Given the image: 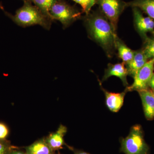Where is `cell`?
Here are the masks:
<instances>
[{
    "label": "cell",
    "mask_w": 154,
    "mask_h": 154,
    "mask_svg": "<svg viewBox=\"0 0 154 154\" xmlns=\"http://www.w3.org/2000/svg\"><path fill=\"white\" fill-rule=\"evenodd\" d=\"M84 20L89 36L103 48L108 57H112L117 36L109 20L98 11L86 15Z\"/></svg>",
    "instance_id": "6da1fadb"
},
{
    "label": "cell",
    "mask_w": 154,
    "mask_h": 154,
    "mask_svg": "<svg viewBox=\"0 0 154 154\" xmlns=\"http://www.w3.org/2000/svg\"><path fill=\"white\" fill-rule=\"evenodd\" d=\"M24 5L12 15L4 10V12L17 25L22 27L38 25L46 30L51 27L53 20L45 15L36 6L30 2H24Z\"/></svg>",
    "instance_id": "7a4b0ae2"
},
{
    "label": "cell",
    "mask_w": 154,
    "mask_h": 154,
    "mask_svg": "<svg viewBox=\"0 0 154 154\" xmlns=\"http://www.w3.org/2000/svg\"><path fill=\"white\" fill-rule=\"evenodd\" d=\"M81 14V12L75 7L70 5L64 0H58L49 10L51 19L53 21H59L64 29L79 19Z\"/></svg>",
    "instance_id": "3957f363"
},
{
    "label": "cell",
    "mask_w": 154,
    "mask_h": 154,
    "mask_svg": "<svg viewBox=\"0 0 154 154\" xmlns=\"http://www.w3.org/2000/svg\"><path fill=\"white\" fill-rule=\"evenodd\" d=\"M122 148L126 154H148L149 147L144 139L142 128L140 125L131 128L128 135L122 141Z\"/></svg>",
    "instance_id": "277c9868"
},
{
    "label": "cell",
    "mask_w": 154,
    "mask_h": 154,
    "mask_svg": "<svg viewBox=\"0 0 154 154\" xmlns=\"http://www.w3.org/2000/svg\"><path fill=\"white\" fill-rule=\"evenodd\" d=\"M96 2L116 31L119 17L128 7L127 3L122 0H96Z\"/></svg>",
    "instance_id": "5b68a950"
},
{
    "label": "cell",
    "mask_w": 154,
    "mask_h": 154,
    "mask_svg": "<svg viewBox=\"0 0 154 154\" xmlns=\"http://www.w3.org/2000/svg\"><path fill=\"white\" fill-rule=\"evenodd\" d=\"M154 58L149 60L137 72L133 78L132 85L126 87L125 91H142L148 89L149 83L154 73Z\"/></svg>",
    "instance_id": "8992f818"
},
{
    "label": "cell",
    "mask_w": 154,
    "mask_h": 154,
    "mask_svg": "<svg viewBox=\"0 0 154 154\" xmlns=\"http://www.w3.org/2000/svg\"><path fill=\"white\" fill-rule=\"evenodd\" d=\"M135 26L140 36L144 39L146 33L154 31V20L149 17H144L139 9L132 8Z\"/></svg>",
    "instance_id": "52a82bcc"
},
{
    "label": "cell",
    "mask_w": 154,
    "mask_h": 154,
    "mask_svg": "<svg viewBox=\"0 0 154 154\" xmlns=\"http://www.w3.org/2000/svg\"><path fill=\"white\" fill-rule=\"evenodd\" d=\"M128 75L127 70L125 66V64L122 63L108 64L107 68L105 69V74L102 78V82H104L111 76H116L121 79L123 85L128 87L127 77Z\"/></svg>",
    "instance_id": "ba28073f"
},
{
    "label": "cell",
    "mask_w": 154,
    "mask_h": 154,
    "mask_svg": "<svg viewBox=\"0 0 154 154\" xmlns=\"http://www.w3.org/2000/svg\"><path fill=\"white\" fill-rule=\"evenodd\" d=\"M105 96L106 105L107 108L113 112H117L121 109L124 103L126 91L120 93L108 92L102 88Z\"/></svg>",
    "instance_id": "9c48e42d"
},
{
    "label": "cell",
    "mask_w": 154,
    "mask_h": 154,
    "mask_svg": "<svg viewBox=\"0 0 154 154\" xmlns=\"http://www.w3.org/2000/svg\"><path fill=\"white\" fill-rule=\"evenodd\" d=\"M141 99L145 116L148 120L154 119V97L152 91L149 89L138 91Z\"/></svg>",
    "instance_id": "30bf717a"
},
{
    "label": "cell",
    "mask_w": 154,
    "mask_h": 154,
    "mask_svg": "<svg viewBox=\"0 0 154 154\" xmlns=\"http://www.w3.org/2000/svg\"><path fill=\"white\" fill-rule=\"evenodd\" d=\"M148 60L142 50L134 51L132 59L125 64L128 75L134 78L138 71Z\"/></svg>",
    "instance_id": "8fae6325"
},
{
    "label": "cell",
    "mask_w": 154,
    "mask_h": 154,
    "mask_svg": "<svg viewBox=\"0 0 154 154\" xmlns=\"http://www.w3.org/2000/svg\"><path fill=\"white\" fill-rule=\"evenodd\" d=\"M67 131L66 127L60 124L55 132L50 134L45 137L48 143L54 151L61 149L64 145V137Z\"/></svg>",
    "instance_id": "7c38bea8"
},
{
    "label": "cell",
    "mask_w": 154,
    "mask_h": 154,
    "mask_svg": "<svg viewBox=\"0 0 154 154\" xmlns=\"http://www.w3.org/2000/svg\"><path fill=\"white\" fill-rule=\"evenodd\" d=\"M45 137L42 138L25 147V154H54Z\"/></svg>",
    "instance_id": "4fadbf2b"
},
{
    "label": "cell",
    "mask_w": 154,
    "mask_h": 154,
    "mask_svg": "<svg viewBox=\"0 0 154 154\" xmlns=\"http://www.w3.org/2000/svg\"><path fill=\"white\" fill-rule=\"evenodd\" d=\"M127 4V7L142 10L154 20V0H133Z\"/></svg>",
    "instance_id": "5bb4252c"
},
{
    "label": "cell",
    "mask_w": 154,
    "mask_h": 154,
    "mask_svg": "<svg viewBox=\"0 0 154 154\" xmlns=\"http://www.w3.org/2000/svg\"><path fill=\"white\" fill-rule=\"evenodd\" d=\"M116 49L118 51L119 57L125 65L130 61L134 56V51L128 47L118 36L116 40Z\"/></svg>",
    "instance_id": "9a60e30c"
},
{
    "label": "cell",
    "mask_w": 154,
    "mask_h": 154,
    "mask_svg": "<svg viewBox=\"0 0 154 154\" xmlns=\"http://www.w3.org/2000/svg\"><path fill=\"white\" fill-rule=\"evenodd\" d=\"M57 1L58 0H32V2L45 15L51 19L49 15V10Z\"/></svg>",
    "instance_id": "2e32d148"
},
{
    "label": "cell",
    "mask_w": 154,
    "mask_h": 154,
    "mask_svg": "<svg viewBox=\"0 0 154 154\" xmlns=\"http://www.w3.org/2000/svg\"><path fill=\"white\" fill-rule=\"evenodd\" d=\"M144 46L142 51L148 60L154 58V37L144 38Z\"/></svg>",
    "instance_id": "e0dca14e"
},
{
    "label": "cell",
    "mask_w": 154,
    "mask_h": 154,
    "mask_svg": "<svg viewBox=\"0 0 154 154\" xmlns=\"http://www.w3.org/2000/svg\"><path fill=\"white\" fill-rule=\"evenodd\" d=\"M81 6L82 12L86 15L91 12V9L96 4V0H72Z\"/></svg>",
    "instance_id": "ac0fdd59"
},
{
    "label": "cell",
    "mask_w": 154,
    "mask_h": 154,
    "mask_svg": "<svg viewBox=\"0 0 154 154\" xmlns=\"http://www.w3.org/2000/svg\"><path fill=\"white\" fill-rule=\"evenodd\" d=\"M13 147L8 142L5 140H0V154H11Z\"/></svg>",
    "instance_id": "d6986e66"
},
{
    "label": "cell",
    "mask_w": 154,
    "mask_h": 154,
    "mask_svg": "<svg viewBox=\"0 0 154 154\" xmlns=\"http://www.w3.org/2000/svg\"><path fill=\"white\" fill-rule=\"evenodd\" d=\"M9 134V129L5 125L0 122V140H5Z\"/></svg>",
    "instance_id": "ffe728a7"
},
{
    "label": "cell",
    "mask_w": 154,
    "mask_h": 154,
    "mask_svg": "<svg viewBox=\"0 0 154 154\" xmlns=\"http://www.w3.org/2000/svg\"><path fill=\"white\" fill-rule=\"evenodd\" d=\"M149 88L152 89V91H154V73L152 76L151 79L149 83Z\"/></svg>",
    "instance_id": "44dd1931"
},
{
    "label": "cell",
    "mask_w": 154,
    "mask_h": 154,
    "mask_svg": "<svg viewBox=\"0 0 154 154\" xmlns=\"http://www.w3.org/2000/svg\"><path fill=\"white\" fill-rule=\"evenodd\" d=\"M11 154H25V153L20 151H13Z\"/></svg>",
    "instance_id": "7402d4cb"
},
{
    "label": "cell",
    "mask_w": 154,
    "mask_h": 154,
    "mask_svg": "<svg viewBox=\"0 0 154 154\" xmlns=\"http://www.w3.org/2000/svg\"><path fill=\"white\" fill-rule=\"evenodd\" d=\"M75 154H90L88 153L85 152H78Z\"/></svg>",
    "instance_id": "603a6c76"
},
{
    "label": "cell",
    "mask_w": 154,
    "mask_h": 154,
    "mask_svg": "<svg viewBox=\"0 0 154 154\" xmlns=\"http://www.w3.org/2000/svg\"><path fill=\"white\" fill-rule=\"evenodd\" d=\"M0 8L2 9V10H4V8H3V6L2 5V4L0 3Z\"/></svg>",
    "instance_id": "cb8c5ba5"
},
{
    "label": "cell",
    "mask_w": 154,
    "mask_h": 154,
    "mask_svg": "<svg viewBox=\"0 0 154 154\" xmlns=\"http://www.w3.org/2000/svg\"><path fill=\"white\" fill-rule=\"evenodd\" d=\"M22 1H24V2H32V0H22Z\"/></svg>",
    "instance_id": "d4e9b609"
},
{
    "label": "cell",
    "mask_w": 154,
    "mask_h": 154,
    "mask_svg": "<svg viewBox=\"0 0 154 154\" xmlns=\"http://www.w3.org/2000/svg\"><path fill=\"white\" fill-rule=\"evenodd\" d=\"M152 91L153 94V96H154V91Z\"/></svg>",
    "instance_id": "484cf974"
},
{
    "label": "cell",
    "mask_w": 154,
    "mask_h": 154,
    "mask_svg": "<svg viewBox=\"0 0 154 154\" xmlns=\"http://www.w3.org/2000/svg\"><path fill=\"white\" fill-rule=\"evenodd\" d=\"M153 33V34L154 35V31H153V32H152V33Z\"/></svg>",
    "instance_id": "4316f807"
}]
</instances>
